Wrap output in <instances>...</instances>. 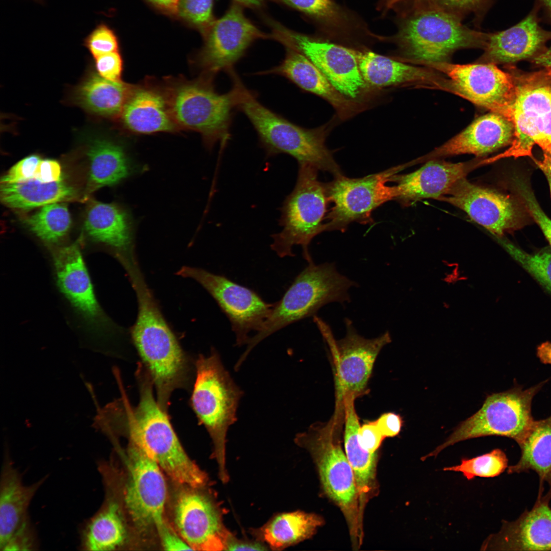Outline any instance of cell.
I'll list each match as a JSON object with an SVG mask.
<instances>
[{"label":"cell","mask_w":551,"mask_h":551,"mask_svg":"<svg viewBox=\"0 0 551 551\" xmlns=\"http://www.w3.org/2000/svg\"><path fill=\"white\" fill-rule=\"evenodd\" d=\"M139 364L136 378L139 389L137 406L124 402L123 422L129 443L155 461L174 482L193 488L207 484V474L188 456L181 443L167 411L161 408L153 393V384Z\"/></svg>","instance_id":"6da1fadb"},{"label":"cell","mask_w":551,"mask_h":551,"mask_svg":"<svg viewBox=\"0 0 551 551\" xmlns=\"http://www.w3.org/2000/svg\"><path fill=\"white\" fill-rule=\"evenodd\" d=\"M129 280L138 303L137 318L130 330L132 340L156 389L158 403L167 411L172 392L187 384V358L142 273H132Z\"/></svg>","instance_id":"7a4b0ae2"},{"label":"cell","mask_w":551,"mask_h":551,"mask_svg":"<svg viewBox=\"0 0 551 551\" xmlns=\"http://www.w3.org/2000/svg\"><path fill=\"white\" fill-rule=\"evenodd\" d=\"M232 82L236 108L252 124L268 156L286 154L295 158L298 164L310 165L334 177L342 174L325 145L332 121L313 129L302 127L261 104L238 76L232 79Z\"/></svg>","instance_id":"3957f363"},{"label":"cell","mask_w":551,"mask_h":551,"mask_svg":"<svg viewBox=\"0 0 551 551\" xmlns=\"http://www.w3.org/2000/svg\"><path fill=\"white\" fill-rule=\"evenodd\" d=\"M461 21L460 16L429 0H415L396 36L403 61L446 62L458 49H484L489 33L469 29Z\"/></svg>","instance_id":"277c9868"},{"label":"cell","mask_w":551,"mask_h":551,"mask_svg":"<svg viewBox=\"0 0 551 551\" xmlns=\"http://www.w3.org/2000/svg\"><path fill=\"white\" fill-rule=\"evenodd\" d=\"M344 417L343 410L335 409L329 420L311 425L294 441L310 454L322 488L343 513L356 545L361 543L362 520L354 472L341 443Z\"/></svg>","instance_id":"5b68a950"},{"label":"cell","mask_w":551,"mask_h":551,"mask_svg":"<svg viewBox=\"0 0 551 551\" xmlns=\"http://www.w3.org/2000/svg\"><path fill=\"white\" fill-rule=\"evenodd\" d=\"M195 368L192 407L212 439L213 456L218 465L219 478L226 483L229 480L226 467L227 433L237 421V410L243 392L224 367L215 349H212L209 356L199 355Z\"/></svg>","instance_id":"8992f818"},{"label":"cell","mask_w":551,"mask_h":551,"mask_svg":"<svg viewBox=\"0 0 551 551\" xmlns=\"http://www.w3.org/2000/svg\"><path fill=\"white\" fill-rule=\"evenodd\" d=\"M295 278L282 298L275 303L262 328L251 337L239 361L242 362L260 342L287 325L314 315L332 302L349 301L348 290L356 283L337 270L334 263L313 262Z\"/></svg>","instance_id":"52a82bcc"},{"label":"cell","mask_w":551,"mask_h":551,"mask_svg":"<svg viewBox=\"0 0 551 551\" xmlns=\"http://www.w3.org/2000/svg\"><path fill=\"white\" fill-rule=\"evenodd\" d=\"M295 186L281 209L282 230L272 235L271 248L281 258L294 256L292 249L300 245L304 258L312 262L309 245L313 238L325 231L324 221L329 202L326 184L318 179V169L300 164Z\"/></svg>","instance_id":"ba28073f"},{"label":"cell","mask_w":551,"mask_h":551,"mask_svg":"<svg viewBox=\"0 0 551 551\" xmlns=\"http://www.w3.org/2000/svg\"><path fill=\"white\" fill-rule=\"evenodd\" d=\"M206 76L174 85L167 99L177 126L199 133L211 147L218 142L225 145L229 140L236 98L233 87L227 93H219L212 84L213 77Z\"/></svg>","instance_id":"9c48e42d"},{"label":"cell","mask_w":551,"mask_h":551,"mask_svg":"<svg viewBox=\"0 0 551 551\" xmlns=\"http://www.w3.org/2000/svg\"><path fill=\"white\" fill-rule=\"evenodd\" d=\"M513 77L515 93L510 117L513 139L505 152L486 159V164L510 157H532L535 144L543 152L551 148V67Z\"/></svg>","instance_id":"30bf717a"},{"label":"cell","mask_w":551,"mask_h":551,"mask_svg":"<svg viewBox=\"0 0 551 551\" xmlns=\"http://www.w3.org/2000/svg\"><path fill=\"white\" fill-rule=\"evenodd\" d=\"M543 384L525 390L516 387L488 395L477 412L461 422L443 443L422 459L436 457L446 447L460 441L480 437H506L518 443L534 420L531 404Z\"/></svg>","instance_id":"8fae6325"},{"label":"cell","mask_w":551,"mask_h":551,"mask_svg":"<svg viewBox=\"0 0 551 551\" xmlns=\"http://www.w3.org/2000/svg\"><path fill=\"white\" fill-rule=\"evenodd\" d=\"M399 165L360 178H349L342 174L326 184L329 202L333 203L325 220V231H344L352 222H373L371 214L379 206L395 199V186H389L393 177L408 167Z\"/></svg>","instance_id":"7c38bea8"},{"label":"cell","mask_w":551,"mask_h":551,"mask_svg":"<svg viewBox=\"0 0 551 551\" xmlns=\"http://www.w3.org/2000/svg\"><path fill=\"white\" fill-rule=\"evenodd\" d=\"M125 463L127 478L123 500L131 521L140 533L157 532L166 523L167 487L164 473L155 461L129 443Z\"/></svg>","instance_id":"4fadbf2b"},{"label":"cell","mask_w":551,"mask_h":551,"mask_svg":"<svg viewBox=\"0 0 551 551\" xmlns=\"http://www.w3.org/2000/svg\"><path fill=\"white\" fill-rule=\"evenodd\" d=\"M176 274L195 280L212 296L229 319L238 346L247 344L249 334L262 328L275 305L252 289L202 268L184 266Z\"/></svg>","instance_id":"5bb4252c"},{"label":"cell","mask_w":551,"mask_h":551,"mask_svg":"<svg viewBox=\"0 0 551 551\" xmlns=\"http://www.w3.org/2000/svg\"><path fill=\"white\" fill-rule=\"evenodd\" d=\"M346 335L335 340L329 326L320 319L316 323L331 349L335 365L336 399L352 395L356 398L367 393V385L375 360L382 348L391 342L388 331L373 339L358 334L346 318Z\"/></svg>","instance_id":"9a60e30c"},{"label":"cell","mask_w":551,"mask_h":551,"mask_svg":"<svg viewBox=\"0 0 551 551\" xmlns=\"http://www.w3.org/2000/svg\"><path fill=\"white\" fill-rule=\"evenodd\" d=\"M422 64L448 77L456 94L510 120L515 93L514 77L494 63L461 65L446 62Z\"/></svg>","instance_id":"2e32d148"},{"label":"cell","mask_w":551,"mask_h":551,"mask_svg":"<svg viewBox=\"0 0 551 551\" xmlns=\"http://www.w3.org/2000/svg\"><path fill=\"white\" fill-rule=\"evenodd\" d=\"M284 34L282 40L287 46L307 57L343 95L364 104V99L371 95L374 89L362 75L356 49L296 33Z\"/></svg>","instance_id":"e0dca14e"},{"label":"cell","mask_w":551,"mask_h":551,"mask_svg":"<svg viewBox=\"0 0 551 551\" xmlns=\"http://www.w3.org/2000/svg\"><path fill=\"white\" fill-rule=\"evenodd\" d=\"M204 44L198 61L207 76L229 73L256 40L264 37L244 15L238 5H233L226 14L214 20L203 33Z\"/></svg>","instance_id":"ac0fdd59"},{"label":"cell","mask_w":551,"mask_h":551,"mask_svg":"<svg viewBox=\"0 0 551 551\" xmlns=\"http://www.w3.org/2000/svg\"><path fill=\"white\" fill-rule=\"evenodd\" d=\"M437 199L462 210L498 237L522 224L523 213L517 201L494 190L471 183L465 178L458 181Z\"/></svg>","instance_id":"d6986e66"},{"label":"cell","mask_w":551,"mask_h":551,"mask_svg":"<svg viewBox=\"0 0 551 551\" xmlns=\"http://www.w3.org/2000/svg\"><path fill=\"white\" fill-rule=\"evenodd\" d=\"M188 487L178 496L174 508L175 530L192 550L224 549L230 531L224 527L219 507L212 497Z\"/></svg>","instance_id":"ffe728a7"},{"label":"cell","mask_w":551,"mask_h":551,"mask_svg":"<svg viewBox=\"0 0 551 551\" xmlns=\"http://www.w3.org/2000/svg\"><path fill=\"white\" fill-rule=\"evenodd\" d=\"M551 491L539 493L533 508L514 521H505L500 531L490 535L482 550H551Z\"/></svg>","instance_id":"44dd1931"},{"label":"cell","mask_w":551,"mask_h":551,"mask_svg":"<svg viewBox=\"0 0 551 551\" xmlns=\"http://www.w3.org/2000/svg\"><path fill=\"white\" fill-rule=\"evenodd\" d=\"M514 133V126L510 120L491 112L479 117L461 133L414 162L465 154L485 156L511 144Z\"/></svg>","instance_id":"7402d4cb"},{"label":"cell","mask_w":551,"mask_h":551,"mask_svg":"<svg viewBox=\"0 0 551 551\" xmlns=\"http://www.w3.org/2000/svg\"><path fill=\"white\" fill-rule=\"evenodd\" d=\"M540 6L537 3L521 21L505 30L489 33L483 63H511L537 56L551 40V31L543 29L538 16Z\"/></svg>","instance_id":"603a6c76"},{"label":"cell","mask_w":551,"mask_h":551,"mask_svg":"<svg viewBox=\"0 0 551 551\" xmlns=\"http://www.w3.org/2000/svg\"><path fill=\"white\" fill-rule=\"evenodd\" d=\"M269 73L283 76L302 89L324 99L342 120L351 118L367 106L343 95L307 57L291 47H287L285 57L279 65L261 72Z\"/></svg>","instance_id":"cb8c5ba5"},{"label":"cell","mask_w":551,"mask_h":551,"mask_svg":"<svg viewBox=\"0 0 551 551\" xmlns=\"http://www.w3.org/2000/svg\"><path fill=\"white\" fill-rule=\"evenodd\" d=\"M482 163V160L456 163L429 160L413 172L393 177L391 181L397 183L395 199L405 205L423 198L437 199Z\"/></svg>","instance_id":"d4e9b609"},{"label":"cell","mask_w":551,"mask_h":551,"mask_svg":"<svg viewBox=\"0 0 551 551\" xmlns=\"http://www.w3.org/2000/svg\"><path fill=\"white\" fill-rule=\"evenodd\" d=\"M57 282L62 293L87 319L94 323L106 320L95 296L79 243L53 252Z\"/></svg>","instance_id":"484cf974"},{"label":"cell","mask_w":551,"mask_h":551,"mask_svg":"<svg viewBox=\"0 0 551 551\" xmlns=\"http://www.w3.org/2000/svg\"><path fill=\"white\" fill-rule=\"evenodd\" d=\"M356 55L364 80L374 89L423 84L454 92L450 80H447L429 69L407 64L372 51L356 50Z\"/></svg>","instance_id":"4316f807"},{"label":"cell","mask_w":551,"mask_h":551,"mask_svg":"<svg viewBox=\"0 0 551 551\" xmlns=\"http://www.w3.org/2000/svg\"><path fill=\"white\" fill-rule=\"evenodd\" d=\"M46 479L25 485L11 458L7 454L5 456L0 486V549L29 517L30 504Z\"/></svg>","instance_id":"83f0119b"},{"label":"cell","mask_w":551,"mask_h":551,"mask_svg":"<svg viewBox=\"0 0 551 551\" xmlns=\"http://www.w3.org/2000/svg\"><path fill=\"white\" fill-rule=\"evenodd\" d=\"M91 238L115 251L117 255L134 251V224L130 213L114 203L92 201L85 221Z\"/></svg>","instance_id":"f1b7e54d"},{"label":"cell","mask_w":551,"mask_h":551,"mask_svg":"<svg viewBox=\"0 0 551 551\" xmlns=\"http://www.w3.org/2000/svg\"><path fill=\"white\" fill-rule=\"evenodd\" d=\"M124 127L140 134L177 130L167 99L159 92L133 87L120 115Z\"/></svg>","instance_id":"f546056e"},{"label":"cell","mask_w":551,"mask_h":551,"mask_svg":"<svg viewBox=\"0 0 551 551\" xmlns=\"http://www.w3.org/2000/svg\"><path fill=\"white\" fill-rule=\"evenodd\" d=\"M343 398L344 452L354 472L360 515L362 519L365 504L375 492L377 456V453H370L365 450L359 443L358 430L360 425L354 404L356 397L347 395Z\"/></svg>","instance_id":"4dcf8cb0"},{"label":"cell","mask_w":551,"mask_h":551,"mask_svg":"<svg viewBox=\"0 0 551 551\" xmlns=\"http://www.w3.org/2000/svg\"><path fill=\"white\" fill-rule=\"evenodd\" d=\"M123 82H113L89 71L70 94V102L87 112L99 117L120 116L133 88Z\"/></svg>","instance_id":"1f68e13d"},{"label":"cell","mask_w":551,"mask_h":551,"mask_svg":"<svg viewBox=\"0 0 551 551\" xmlns=\"http://www.w3.org/2000/svg\"><path fill=\"white\" fill-rule=\"evenodd\" d=\"M86 154L90 161L86 192L90 194L115 185L134 171L133 163L124 147L110 139L95 136L88 141Z\"/></svg>","instance_id":"d6a6232c"},{"label":"cell","mask_w":551,"mask_h":551,"mask_svg":"<svg viewBox=\"0 0 551 551\" xmlns=\"http://www.w3.org/2000/svg\"><path fill=\"white\" fill-rule=\"evenodd\" d=\"M100 509L83 527L80 534L81 549L113 550L121 547L127 539V529L120 504L112 494Z\"/></svg>","instance_id":"836d02e7"},{"label":"cell","mask_w":551,"mask_h":551,"mask_svg":"<svg viewBox=\"0 0 551 551\" xmlns=\"http://www.w3.org/2000/svg\"><path fill=\"white\" fill-rule=\"evenodd\" d=\"M323 523L318 515L297 511L279 514L251 532L271 549L282 550L310 538Z\"/></svg>","instance_id":"e575fe53"},{"label":"cell","mask_w":551,"mask_h":551,"mask_svg":"<svg viewBox=\"0 0 551 551\" xmlns=\"http://www.w3.org/2000/svg\"><path fill=\"white\" fill-rule=\"evenodd\" d=\"M0 195L2 202L7 207L23 210L77 200L79 197L76 189L63 180L44 183L35 179L1 183Z\"/></svg>","instance_id":"d590c367"},{"label":"cell","mask_w":551,"mask_h":551,"mask_svg":"<svg viewBox=\"0 0 551 551\" xmlns=\"http://www.w3.org/2000/svg\"><path fill=\"white\" fill-rule=\"evenodd\" d=\"M518 444L521 449L520 459L508 468L507 472L533 470L538 474L540 483H548L551 491V416L534 420Z\"/></svg>","instance_id":"8d00e7d4"},{"label":"cell","mask_w":551,"mask_h":551,"mask_svg":"<svg viewBox=\"0 0 551 551\" xmlns=\"http://www.w3.org/2000/svg\"><path fill=\"white\" fill-rule=\"evenodd\" d=\"M25 223L40 239L54 243L60 241L67 234L71 219L66 204L57 202L41 207L25 219Z\"/></svg>","instance_id":"74e56055"},{"label":"cell","mask_w":551,"mask_h":551,"mask_svg":"<svg viewBox=\"0 0 551 551\" xmlns=\"http://www.w3.org/2000/svg\"><path fill=\"white\" fill-rule=\"evenodd\" d=\"M508 465L505 453L496 448L472 458H463L460 464L443 468L444 471L461 472L468 480L476 477L493 478L503 472Z\"/></svg>","instance_id":"f35d334b"},{"label":"cell","mask_w":551,"mask_h":551,"mask_svg":"<svg viewBox=\"0 0 551 551\" xmlns=\"http://www.w3.org/2000/svg\"><path fill=\"white\" fill-rule=\"evenodd\" d=\"M502 244L524 269L551 293V249H543L529 254L501 237Z\"/></svg>","instance_id":"ab89813d"},{"label":"cell","mask_w":551,"mask_h":551,"mask_svg":"<svg viewBox=\"0 0 551 551\" xmlns=\"http://www.w3.org/2000/svg\"><path fill=\"white\" fill-rule=\"evenodd\" d=\"M214 0H179L175 18L203 34L213 22Z\"/></svg>","instance_id":"60d3db41"},{"label":"cell","mask_w":551,"mask_h":551,"mask_svg":"<svg viewBox=\"0 0 551 551\" xmlns=\"http://www.w3.org/2000/svg\"><path fill=\"white\" fill-rule=\"evenodd\" d=\"M84 45L95 58L104 54L119 51V40L114 30L101 22L85 38Z\"/></svg>","instance_id":"b9f144b4"},{"label":"cell","mask_w":551,"mask_h":551,"mask_svg":"<svg viewBox=\"0 0 551 551\" xmlns=\"http://www.w3.org/2000/svg\"><path fill=\"white\" fill-rule=\"evenodd\" d=\"M284 1L293 8L318 19L331 20L338 16V9L331 0Z\"/></svg>","instance_id":"7bdbcfd3"},{"label":"cell","mask_w":551,"mask_h":551,"mask_svg":"<svg viewBox=\"0 0 551 551\" xmlns=\"http://www.w3.org/2000/svg\"><path fill=\"white\" fill-rule=\"evenodd\" d=\"M39 547L36 532L30 518L16 530L1 551H24L37 550Z\"/></svg>","instance_id":"ee69618b"},{"label":"cell","mask_w":551,"mask_h":551,"mask_svg":"<svg viewBox=\"0 0 551 551\" xmlns=\"http://www.w3.org/2000/svg\"><path fill=\"white\" fill-rule=\"evenodd\" d=\"M94 59L95 71L100 76L113 82L121 81L123 60L119 51L104 54Z\"/></svg>","instance_id":"f6af8a7d"},{"label":"cell","mask_w":551,"mask_h":551,"mask_svg":"<svg viewBox=\"0 0 551 551\" xmlns=\"http://www.w3.org/2000/svg\"><path fill=\"white\" fill-rule=\"evenodd\" d=\"M42 159L36 154L27 156L14 165L2 178L1 183H16L33 179Z\"/></svg>","instance_id":"bcb514c9"},{"label":"cell","mask_w":551,"mask_h":551,"mask_svg":"<svg viewBox=\"0 0 551 551\" xmlns=\"http://www.w3.org/2000/svg\"><path fill=\"white\" fill-rule=\"evenodd\" d=\"M435 5L452 12L462 18L466 14L473 13L477 15L489 6L492 0H429Z\"/></svg>","instance_id":"7dc6e473"},{"label":"cell","mask_w":551,"mask_h":551,"mask_svg":"<svg viewBox=\"0 0 551 551\" xmlns=\"http://www.w3.org/2000/svg\"><path fill=\"white\" fill-rule=\"evenodd\" d=\"M358 438L362 448L370 453H375L385 437L374 420L366 421L360 426Z\"/></svg>","instance_id":"c3c4849f"},{"label":"cell","mask_w":551,"mask_h":551,"mask_svg":"<svg viewBox=\"0 0 551 551\" xmlns=\"http://www.w3.org/2000/svg\"><path fill=\"white\" fill-rule=\"evenodd\" d=\"M156 532L164 550H192L176 530H173L167 522L159 528Z\"/></svg>","instance_id":"681fc988"},{"label":"cell","mask_w":551,"mask_h":551,"mask_svg":"<svg viewBox=\"0 0 551 551\" xmlns=\"http://www.w3.org/2000/svg\"><path fill=\"white\" fill-rule=\"evenodd\" d=\"M33 179L44 183L62 180L60 164L54 159H42L36 168Z\"/></svg>","instance_id":"f907efd6"},{"label":"cell","mask_w":551,"mask_h":551,"mask_svg":"<svg viewBox=\"0 0 551 551\" xmlns=\"http://www.w3.org/2000/svg\"><path fill=\"white\" fill-rule=\"evenodd\" d=\"M375 421L385 438L398 435L403 424L402 417L393 412L383 413Z\"/></svg>","instance_id":"816d5d0a"},{"label":"cell","mask_w":551,"mask_h":551,"mask_svg":"<svg viewBox=\"0 0 551 551\" xmlns=\"http://www.w3.org/2000/svg\"><path fill=\"white\" fill-rule=\"evenodd\" d=\"M264 542L258 540L251 541L238 539L230 532L224 543L225 550H265L269 548Z\"/></svg>","instance_id":"f5cc1de1"},{"label":"cell","mask_w":551,"mask_h":551,"mask_svg":"<svg viewBox=\"0 0 551 551\" xmlns=\"http://www.w3.org/2000/svg\"><path fill=\"white\" fill-rule=\"evenodd\" d=\"M159 12L175 18L179 0H144Z\"/></svg>","instance_id":"db71d44e"},{"label":"cell","mask_w":551,"mask_h":551,"mask_svg":"<svg viewBox=\"0 0 551 551\" xmlns=\"http://www.w3.org/2000/svg\"><path fill=\"white\" fill-rule=\"evenodd\" d=\"M537 356L543 364L551 365V342L546 341L537 348Z\"/></svg>","instance_id":"11a10c76"},{"label":"cell","mask_w":551,"mask_h":551,"mask_svg":"<svg viewBox=\"0 0 551 551\" xmlns=\"http://www.w3.org/2000/svg\"><path fill=\"white\" fill-rule=\"evenodd\" d=\"M536 164L542 171L547 178L551 193V162L549 158L544 154L542 160H534Z\"/></svg>","instance_id":"9f6ffc18"},{"label":"cell","mask_w":551,"mask_h":551,"mask_svg":"<svg viewBox=\"0 0 551 551\" xmlns=\"http://www.w3.org/2000/svg\"><path fill=\"white\" fill-rule=\"evenodd\" d=\"M535 62L545 67H551V47L545 49L534 58Z\"/></svg>","instance_id":"6f0895ef"},{"label":"cell","mask_w":551,"mask_h":551,"mask_svg":"<svg viewBox=\"0 0 551 551\" xmlns=\"http://www.w3.org/2000/svg\"><path fill=\"white\" fill-rule=\"evenodd\" d=\"M538 3L542 7L551 22V0H537Z\"/></svg>","instance_id":"680465c9"},{"label":"cell","mask_w":551,"mask_h":551,"mask_svg":"<svg viewBox=\"0 0 551 551\" xmlns=\"http://www.w3.org/2000/svg\"><path fill=\"white\" fill-rule=\"evenodd\" d=\"M238 3L247 6H257L263 0H235Z\"/></svg>","instance_id":"91938a15"},{"label":"cell","mask_w":551,"mask_h":551,"mask_svg":"<svg viewBox=\"0 0 551 551\" xmlns=\"http://www.w3.org/2000/svg\"><path fill=\"white\" fill-rule=\"evenodd\" d=\"M406 0H386V6L389 8H392L394 6L398 4L399 3L404 2Z\"/></svg>","instance_id":"94428289"},{"label":"cell","mask_w":551,"mask_h":551,"mask_svg":"<svg viewBox=\"0 0 551 551\" xmlns=\"http://www.w3.org/2000/svg\"><path fill=\"white\" fill-rule=\"evenodd\" d=\"M544 154L549 159L551 162V148L546 152H544Z\"/></svg>","instance_id":"6125c7cd"}]
</instances>
